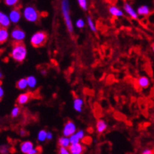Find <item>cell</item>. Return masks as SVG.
<instances>
[{
	"label": "cell",
	"instance_id": "1",
	"mask_svg": "<svg viewBox=\"0 0 154 154\" xmlns=\"http://www.w3.org/2000/svg\"><path fill=\"white\" fill-rule=\"evenodd\" d=\"M27 48L22 43H15L10 51V57L16 62L22 63L27 57Z\"/></svg>",
	"mask_w": 154,
	"mask_h": 154
},
{
	"label": "cell",
	"instance_id": "2",
	"mask_svg": "<svg viewBox=\"0 0 154 154\" xmlns=\"http://www.w3.org/2000/svg\"><path fill=\"white\" fill-rule=\"evenodd\" d=\"M61 14H62L63 19H64L65 25H66L67 29L68 32L72 33L74 31V26H73L72 21L71 19L70 15V2L68 0H62L61 2Z\"/></svg>",
	"mask_w": 154,
	"mask_h": 154
},
{
	"label": "cell",
	"instance_id": "3",
	"mask_svg": "<svg viewBox=\"0 0 154 154\" xmlns=\"http://www.w3.org/2000/svg\"><path fill=\"white\" fill-rule=\"evenodd\" d=\"M24 19L32 23L37 22L39 19V13L35 7L32 5H27L23 9L22 12Z\"/></svg>",
	"mask_w": 154,
	"mask_h": 154
},
{
	"label": "cell",
	"instance_id": "4",
	"mask_svg": "<svg viewBox=\"0 0 154 154\" xmlns=\"http://www.w3.org/2000/svg\"><path fill=\"white\" fill-rule=\"evenodd\" d=\"M47 38L48 35L45 32L39 31L32 35L30 38V42L33 47L39 48L46 42Z\"/></svg>",
	"mask_w": 154,
	"mask_h": 154
},
{
	"label": "cell",
	"instance_id": "5",
	"mask_svg": "<svg viewBox=\"0 0 154 154\" xmlns=\"http://www.w3.org/2000/svg\"><path fill=\"white\" fill-rule=\"evenodd\" d=\"M77 126L72 120H68V122L65 123L62 130V134L64 137H70L73 134H76Z\"/></svg>",
	"mask_w": 154,
	"mask_h": 154
},
{
	"label": "cell",
	"instance_id": "6",
	"mask_svg": "<svg viewBox=\"0 0 154 154\" xmlns=\"http://www.w3.org/2000/svg\"><path fill=\"white\" fill-rule=\"evenodd\" d=\"M11 38L12 40L15 42V43H22L24 39L26 38V32H24L22 29L19 28H15L11 32Z\"/></svg>",
	"mask_w": 154,
	"mask_h": 154
},
{
	"label": "cell",
	"instance_id": "7",
	"mask_svg": "<svg viewBox=\"0 0 154 154\" xmlns=\"http://www.w3.org/2000/svg\"><path fill=\"white\" fill-rule=\"evenodd\" d=\"M123 9H124V11L127 14V15L133 19H138V14H137V10L134 9L132 7V5H131L128 2H126L124 3V7H123Z\"/></svg>",
	"mask_w": 154,
	"mask_h": 154
},
{
	"label": "cell",
	"instance_id": "8",
	"mask_svg": "<svg viewBox=\"0 0 154 154\" xmlns=\"http://www.w3.org/2000/svg\"><path fill=\"white\" fill-rule=\"evenodd\" d=\"M9 19L12 23L17 24L22 19V13L18 9H13L10 11L9 14Z\"/></svg>",
	"mask_w": 154,
	"mask_h": 154
},
{
	"label": "cell",
	"instance_id": "9",
	"mask_svg": "<svg viewBox=\"0 0 154 154\" xmlns=\"http://www.w3.org/2000/svg\"><path fill=\"white\" fill-rule=\"evenodd\" d=\"M108 12L113 17L120 18L124 16V11L115 5H110L108 8Z\"/></svg>",
	"mask_w": 154,
	"mask_h": 154
},
{
	"label": "cell",
	"instance_id": "10",
	"mask_svg": "<svg viewBox=\"0 0 154 154\" xmlns=\"http://www.w3.org/2000/svg\"><path fill=\"white\" fill-rule=\"evenodd\" d=\"M85 104V101L82 97H77L73 100V107L75 109V111L78 113H82L83 111V107Z\"/></svg>",
	"mask_w": 154,
	"mask_h": 154
},
{
	"label": "cell",
	"instance_id": "11",
	"mask_svg": "<svg viewBox=\"0 0 154 154\" xmlns=\"http://www.w3.org/2000/svg\"><path fill=\"white\" fill-rule=\"evenodd\" d=\"M0 25H1V28H3V29H7L10 26L11 21L9 15L2 12H0Z\"/></svg>",
	"mask_w": 154,
	"mask_h": 154
},
{
	"label": "cell",
	"instance_id": "12",
	"mask_svg": "<svg viewBox=\"0 0 154 154\" xmlns=\"http://www.w3.org/2000/svg\"><path fill=\"white\" fill-rule=\"evenodd\" d=\"M32 149H34V144L31 141H24L20 144V150L22 153L28 154Z\"/></svg>",
	"mask_w": 154,
	"mask_h": 154
},
{
	"label": "cell",
	"instance_id": "13",
	"mask_svg": "<svg viewBox=\"0 0 154 154\" xmlns=\"http://www.w3.org/2000/svg\"><path fill=\"white\" fill-rule=\"evenodd\" d=\"M107 124L103 119H99L96 123V131L98 134H103V132L107 131Z\"/></svg>",
	"mask_w": 154,
	"mask_h": 154
},
{
	"label": "cell",
	"instance_id": "14",
	"mask_svg": "<svg viewBox=\"0 0 154 154\" xmlns=\"http://www.w3.org/2000/svg\"><path fill=\"white\" fill-rule=\"evenodd\" d=\"M69 149L71 154H83L84 146L81 143L77 144H72L70 146Z\"/></svg>",
	"mask_w": 154,
	"mask_h": 154
},
{
	"label": "cell",
	"instance_id": "15",
	"mask_svg": "<svg viewBox=\"0 0 154 154\" xmlns=\"http://www.w3.org/2000/svg\"><path fill=\"white\" fill-rule=\"evenodd\" d=\"M137 84L140 88L145 89L150 85V80L147 76H141L137 80Z\"/></svg>",
	"mask_w": 154,
	"mask_h": 154
},
{
	"label": "cell",
	"instance_id": "16",
	"mask_svg": "<svg viewBox=\"0 0 154 154\" xmlns=\"http://www.w3.org/2000/svg\"><path fill=\"white\" fill-rule=\"evenodd\" d=\"M137 12L138 15H140V16H147V15H149L150 14L151 10L150 8L147 5H142L140 7H138Z\"/></svg>",
	"mask_w": 154,
	"mask_h": 154
},
{
	"label": "cell",
	"instance_id": "17",
	"mask_svg": "<svg viewBox=\"0 0 154 154\" xmlns=\"http://www.w3.org/2000/svg\"><path fill=\"white\" fill-rule=\"evenodd\" d=\"M31 98V94L29 93H22L19 95L17 98V103L19 105H24L29 102Z\"/></svg>",
	"mask_w": 154,
	"mask_h": 154
},
{
	"label": "cell",
	"instance_id": "18",
	"mask_svg": "<svg viewBox=\"0 0 154 154\" xmlns=\"http://www.w3.org/2000/svg\"><path fill=\"white\" fill-rule=\"evenodd\" d=\"M9 36H10V34H9L8 29L1 28V29H0V43L3 44V43L6 42Z\"/></svg>",
	"mask_w": 154,
	"mask_h": 154
},
{
	"label": "cell",
	"instance_id": "19",
	"mask_svg": "<svg viewBox=\"0 0 154 154\" xmlns=\"http://www.w3.org/2000/svg\"><path fill=\"white\" fill-rule=\"evenodd\" d=\"M58 144H59L60 147H64V148H69L70 146L71 145V142H70L69 137H61L58 139Z\"/></svg>",
	"mask_w": 154,
	"mask_h": 154
},
{
	"label": "cell",
	"instance_id": "20",
	"mask_svg": "<svg viewBox=\"0 0 154 154\" xmlns=\"http://www.w3.org/2000/svg\"><path fill=\"white\" fill-rule=\"evenodd\" d=\"M16 88L19 90H26L28 88H29V85H28V82L27 78H21L16 82Z\"/></svg>",
	"mask_w": 154,
	"mask_h": 154
},
{
	"label": "cell",
	"instance_id": "21",
	"mask_svg": "<svg viewBox=\"0 0 154 154\" xmlns=\"http://www.w3.org/2000/svg\"><path fill=\"white\" fill-rule=\"evenodd\" d=\"M27 82H28V85H29V88L31 89H34L36 88L38 84V80L36 78V77H35L34 75H30V76L27 77Z\"/></svg>",
	"mask_w": 154,
	"mask_h": 154
},
{
	"label": "cell",
	"instance_id": "22",
	"mask_svg": "<svg viewBox=\"0 0 154 154\" xmlns=\"http://www.w3.org/2000/svg\"><path fill=\"white\" fill-rule=\"evenodd\" d=\"M47 134L48 131H46L45 130H41V131H39L37 135L38 141V142L43 143L45 140H47Z\"/></svg>",
	"mask_w": 154,
	"mask_h": 154
},
{
	"label": "cell",
	"instance_id": "23",
	"mask_svg": "<svg viewBox=\"0 0 154 154\" xmlns=\"http://www.w3.org/2000/svg\"><path fill=\"white\" fill-rule=\"evenodd\" d=\"M87 23H88V27H89V29H91V32H96L97 31L96 24H95L94 21L93 20V19H92L91 16H88V17H87Z\"/></svg>",
	"mask_w": 154,
	"mask_h": 154
},
{
	"label": "cell",
	"instance_id": "24",
	"mask_svg": "<svg viewBox=\"0 0 154 154\" xmlns=\"http://www.w3.org/2000/svg\"><path fill=\"white\" fill-rule=\"evenodd\" d=\"M20 111V107H19V106H15V107L12 108V110H11V117H13V118H16V117L19 115Z\"/></svg>",
	"mask_w": 154,
	"mask_h": 154
},
{
	"label": "cell",
	"instance_id": "25",
	"mask_svg": "<svg viewBox=\"0 0 154 154\" xmlns=\"http://www.w3.org/2000/svg\"><path fill=\"white\" fill-rule=\"evenodd\" d=\"M78 3L83 10L87 11L88 9V3L87 0H78Z\"/></svg>",
	"mask_w": 154,
	"mask_h": 154
},
{
	"label": "cell",
	"instance_id": "26",
	"mask_svg": "<svg viewBox=\"0 0 154 154\" xmlns=\"http://www.w3.org/2000/svg\"><path fill=\"white\" fill-rule=\"evenodd\" d=\"M69 139H70V142H71V145H72V144L79 143L81 142V140L79 139V137L77 136L76 134H73L72 136H71V137H69Z\"/></svg>",
	"mask_w": 154,
	"mask_h": 154
},
{
	"label": "cell",
	"instance_id": "27",
	"mask_svg": "<svg viewBox=\"0 0 154 154\" xmlns=\"http://www.w3.org/2000/svg\"><path fill=\"white\" fill-rule=\"evenodd\" d=\"M10 147L8 145H2L0 148L1 154H9L10 152Z\"/></svg>",
	"mask_w": 154,
	"mask_h": 154
},
{
	"label": "cell",
	"instance_id": "28",
	"mask_svg": "<svg viewBox=\"0 0 154 154\" xmlns=\"http://www.w3.org/2000/svg\"><path fill=\"white\" fill-rule=\"evenodd\" d=\"M75 26H76V27L78 28V29H83V28L85 26V21H84L82 19H78V20L76 21Z\"/></svg>",
	"mask_w": 154,
	"mask_h": 154
},
{
	"label": "cell",
	"instance_id": "29",
	"mask_svg": "<svg viewBox=\"0 0 154 154\" xmlns=\"http://www.w3.org/2000/svg\"><path fill=\"white\" fill-rule=\"evenodd\" d=\"M19 2L18 0H5L4 1V3L7 5V6H15L16 4Z\"/></svg>",
	"mask_w": 154,
	"mask_h": 154
},
{
	"label": "cell",
	"instance_id": "30",
	"mask_svg": "<svg viewBox=\"0 0 154 154\" xmlns=\"http://www.w3.org/2000/svg\"><path fill=\"white\" fill-rule=\"evenodd\" d=\"M76 134L77 136L79 137V139L81 140H83L85 137V132L83 131V130H78V131L76 132Z\"/></svg>",
	"mask_w": 154,
	"mask_h": 154
},
{
	"label": "cell",
	"instance_id": "31",
	"mask_svg": "<svg viewBox=\"0 0 154 154\" xmlns=\"http://www.w3.org/2000/svg\"><path fill=\"white\" fill-rule=\"evenodd\" d=\"M141 154H154V149L151 148H145L142 150Z\"/></svg>",
	"mask_w": 154,
	"mask_h": 154
},
{
	"label": "cell",
	"instance_id": "32",
	"mask_svg": "<svg viewBox=\"0 0 154 154\" xmlns=\"http://www.w3.org/2000/svg\"><path fill=\"white\" fill-rule=\"evenodd\" d=\"M59 154H71L68 148L60 147L59 148Z\"/></svg>",
	"mask_w": 154,
	"mask_h": 154
},
{
	"label": "cell",
	"instance_id": "33",
	"mask_svg": "<svg viewBox=\"0 0 154 154\" xmlns=\"http://www.w3.org/2000/svg\"><path fill=\"white\" fill-rule=\"evenodd\" d=\"M26 134H27V133H26V131L25 129L22 128L20 131H19V135H20L21 137H25V136L26 135Z\"/></svg>",
	"mask_w": 154,
	"mask_h": 154
},
{
	"label": "cell",
	"instance_id": "34",
	"mask_svg": "<svg viewBox=\"0 0 154 154\" xmlns=\"http://www.w3.org/2000/svg\"><path fill=\"white\" fill-rule=\"evenodd\" d=\"M53 139V134L50 131H48L47 134V140H51Z\"/></svg>",
	"mask_w": 154,
	"mask_h": 154
},
{
	"label": "cell",
	"instance_id": "35",
	"mask_svg": "<svg viewBox=\"0 0 154 154\" xmlns=\"http://www.w3.org/2000/svg\"><path fill=\"white\" fill-rule=\"evenodd\" d=\"M38 152H39L38 149H37V148H34V149H32L28 154H38Z\"/></svg>",
	"mask_w": 154,
	"mask_h": 154
},
{
	"label": "cell",
	"instance_id": "36",
	"mask_svg": "<svg viewBox=\"0 0 154 154\" xmlns=\"http://www.w3.org/2000/svg\"><path fill=\"white\" fill-rule=\"evenodd\" d=\"M3 95H4V90H3V88H2V85H1V87H0V98L2 99V97H3Z\"/></svg>",
	"mask_w": 154,
	"mask_h": 154
},
{
	"label": "cell",
	"instance_id": "37",
	"mask_svg": "<svg viewBox=\"0 0 154 154\" xmlns=\"http://www.w3.org/2000/svg\"><path fill=\"white\" fill-rule=\"evenodd\" d=\"M41 75H43V76H46L48 75V72L46 70H42L41 71Z\"/></svg>",
	"mask_w": 154,
	"mask_h": 154
},
{
	"label": "cell",
	"instance_id": "38",
	"mask_svg": "<svg viewBox=\"0 0 154 154\" xmlns=\"http://www.w3.org/2000/svg\"><path fill=\"white\" fill-rule=\"evenodd\" d=\"M2 78H3V75H2V72H0V78H1V80L2 79Z\"/></svg>",
	"mask_w": 154,
	"mask_h": 154
},
{
	"label": "cell",
	"instance_id": "39",
	"mask_svg": "<svg viewBox=\"0 0 154 154\" xmlns=\"http://www.w3.org/2000/svg\"><path fill=\"white\" fill-rule=\"evenodd\" d=\"M152 51L154 52V43H152Z\"/></svg>",
	"mask_w": 154,
	"mask_h": 154
}]
</instances>
